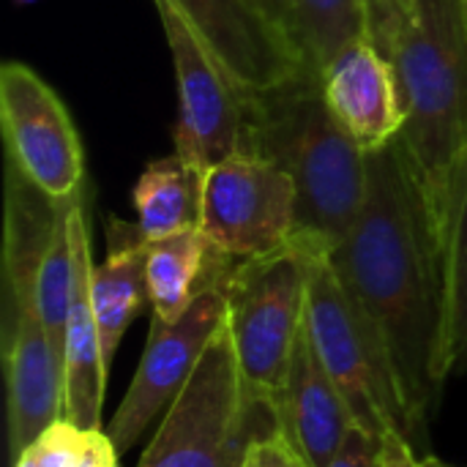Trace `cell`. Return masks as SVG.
Masks as SVG:
<instances>
[{
    "label": "cell",
    "instance_id": "1",
    "mask_svg": "<svg viewBox=\"0 0 467 467\" xmlns=\"http://www.w3.org/2000/svg\"><path fill=\"white\" fill-rule=\"evenodd\" d=\"M331 263L372 326L410 427L427 441L446 369V263L421 186L394 140L367 153V200Z\"/></svg>",
    "mask_w": 467,
    "mask_h": 467
},
{
    "label": "cell",
    "instance_id": "2",
    "mask_svg": "<svg viewBox=\"0 0 467 467\" xmlns=\"http://www.w3.org/2000/svg\"><path fill=\"white\" fill-rule=\"evenodd\" d=\"M405 123L397 137L430 211L443 263L467 161V16L462 0H416L389 55Z\"/></svg>",
    "mask_w": 467,
    "mask_h": 467
},
{
    "label": "cell",
    "instance_id": "3",
    "mask_svg": "<svg viewBox=\"0 0 467 467\" xmlns=\"http://www.w3.org/2000/svg\"><path fill=\"white\" fill-rule=\"evenodd\" d=\"M246 153L276 161L293 178L296 241L331 252L348 238L367 200V153L334 118L320 74L306 68L268 90H249Z\"/></svg>",
    "mask_w": 467,
    "mask_h": 467
},
{
    "label": "cell",
    "instance_id": "4",
    "mask_svg": "<svg viewBox=\"0 0 467 467\" xmlns=\"http://www.w3.org/2000/svg\"><path fill=\"white\" fill-rule=\"evenodd\" d=\"M274 430L271 405L249 389L224 320L137 467H244Z\"/></svg>",
    "mask_w": 467,
    "mask_h": 467
},
{
    "label": "cell",
    "instance_id": "5",
    "mask_svg": "<svg viewBox=\"0 0 467 467\" xmlns=\"http://www.w3.org/2000/svg\"><path fill=\"white\" fill-rule=\"evenodd\" d=\"M306 257V334L326 367L339 386L358 427L386 435L400 432L410 441V427L391 378L389 358L361 315L358 304L342 285L328 249L296 241Z\"/></svg>",
    "mask_w": 467,
    "mask_h": 467
},
{
    "label": "cell",
    "instance_id": "6",
    "mask_svg": "<svg viewBox=\"0 0 467 467\" xmlns=\"http://www.w3.org/2000/svg\"><path fill=\"white\" fill-rule=\"evenodd\" d=\"M227 331L249 389L271 402L285 386L306 317V257L285 249L233 260L227 271Z\"/></svg>",
    "mask_w": 467,
    "mask_h": 467
},
{
    "label": "cell",
    "instance_id": "7",
    "mask_svg": "<svg viewBox=\"0 0 467 467\" xmlns=\"http://www.w3.org/2000/svg\"><path fill=\"white\" fill-rule=\"evenodd\" d=\"M233 260L235 257H227L219 249H213L202 287L192 301V306L178 320H161L159 315L150 317L148 342L140 367L109 427L104 430L118 457L126 454L145 435L153 419L167 413V408L175 402V397L194 375L211 339L224 326L227 320L224 282Z\"/></svg>",
    "mask_w": 467,
    "mask_h": 467
},
{
    "label": "cell",
    "instance_id": "8",
    "mask_svg": "<svg viewBox=\"0 0 467 467\" xmlns=\"http://www.w3.org/2000/svg\"><path fill=\"white\" fill-rule=\"evenodd\" d=\"M153 3L178 77L181 115L175 126V153L208 172L219 161L246 153L249 90H244L200 41L172 0Z\"/></svg>",
    "mask_w": 467,
    "mask_h": 467
},
{
    "label": "cell",
    "instance_id": "9",
    "mask_svg": "<svg viewBox=\"0 0 467 467\" xmlns=\"http://www.w3.org/2000/svg\"><path fill=\"white\" fill-rule=\"evenodd\" d=\"M296 211L293 178L265 156L235 153L205 172L200 230L227 257L285 249L296 233Z\"/></svg>",
    "mask_w": 467,
    "mask_h": 467
},
{
    "label": "cell",
    "instance_id": "10",
    "mask_svg": "<svg viewBox=\"0 0 467 467\" xmlns=\"http://www.w3.org/2000/svg\"><path fill=\"white\" fill-rule=\"evenodd\" d=\"M0 129L5 161L52 200L82 194L85 159L77 126L55 90L27 66L0 68Z\"/></svg>",
    "mask_w": 467,
    "mask_h": 467
},
{
    "label": "cell",
    "instance_id": "11",
    "mask_svg": "<svg viewBox=\"0 0 467 467\" xmlns=\"http://www.w3.org/2000/svg\"><path fill=\"white\" fill-rule=\"evenodd\" d=\"M172 3L244 90L260 93L309 68L298 47L274 25L257 0Z\"/></svg>",
    "mask_w": 467,
    "mask_h": 467
},
{
    "label": "cell",
    "instance_id": "12",
    "mask_svg": "<svg viewBox=\"0 0 467 467\" xmlns=\"http://www.w3.org/2000/svg\"><path fill=\"white\" fill-rule=\"evenodd\" d=\"M3 372L8 400V449L16 460L63 419V358L36 304L3 301Z\"/></svg>",
    "mask_w": 467,
    "mask_h": 467
},
{
    "label": "cell",
    "instance_id": "13",
    "mask_svg": "<svg viewBox=\"0 0 467 467\" xmlns=\"http://www.w3.org/2000/svg\"><path fill=\"white\" fill-rule=\"evenodd\" d=\"M268 405L276 432L309 467L331 465L356 427L339 386L326 372L309 342L306 326L298 337L287 380Z\"/></svg>",
    "mask_w": 467,
    "mask_h": 467
},
{
    "label": "cell",
    "instance_id": "14",
    "mask_svg": "<svg viewBox=\"0 0 467 467\" xmlns=\"http://www.w3.org/2000/svg\"><path fill=\"white\" fill-rule=\"evenodd\" d=\"M334 118L364 153L391 145L405 123L402 96L391 60L369 36L350 41L320 74Z\"/></svg>",
    "mask_w": 467,
    "mask_h": 467
},
{
    "label": "cell",
    "instance_id": "15",
    "mask_svg": "<svg viewBox=\"0 0 467 467\" xmlns=\"http://www.w3.org/2000/svg\"><path fill=\"white\" fill-rule=\"evenodd\" d=\"M71 249H74V290L63 342V419L79 430H101V405L107 386V361L96 323L90 279V233L82 194L71 205Z\"/></svg>",
    "mask_w": 467,
    "mask_h": 467
},
{
    "label": "cell",
    "instance_id": "16",
    "mask_svg": "<svg viewBox=\"0 0 467 467\" xmlns=\"http://www.w3.org/2000/svg\"><path fill=\"white\" fill-rule=\"evenodd\" d=\"M112 252L93 268L90 296L96 309V323L101 334V350L107 367L112 364L118 345L140 315L148 298V241L140 227L112 222Z\"/></svg>",
    "mask_w": 467,
    "mask_h": 467
},
{
    "label": "cell",
    "instance_id": "17",
    "mask_svg": "<svg viewBox=\"0 0 467 467\" xmlns=\"http://www.w3.org/2000/svg\"><path fill=\"white\" fill-rule=\"evenodd\" d=\"M202 186L205 170L170 153L145 167L134 186L137 227L145 241H159L181 230L200 227L202 222Z\"/></svg>",
    "mask_w": 467,
    "mask_h": 467
},
{
    "label": "cell",
    "instance_id": "18",
    "mask_svg": "<svg viewBox=\"0 0 467 467\" xmlns=\"http://www.w3.org/2000/svg\"><path fill=\"white\" fill-rule=\"evenodd\" d=\"M211 252L213 246L200 227L148 241V298L153 315L178 320L192 306L202 287Z\"/></svg>",
    "mask_w": 467,
    "mask_h": 467
},
{
    "label": "cell",
    "instance_id": "19",
    "mask_svg": "<svg viewBox=\"0 0 467 467\" xmlns=\"http://www.w3.org/2000/svg\"><path fill=\"white\" fill-rule=\"evenodd\" d=\"M296 44L315 74L356 38L369 36L367 0H290Z\"/></svg>",
    "mask_w": 467,
    "mask_h": 467
},
{
    "label": "cell",
    "instance_id": "20",
    "mask_svg": "<svg viewBox=\"0 0 467 467\" xmlns=\"http://www.w3.org/2000/svg\"><path fill=\"white\" fill-rule=\"evenodd\" d=\"M446 369L467 372V161L457 183L446 254Z\"/></svg>",
    "mask_w": 467,
    "mask_h": 467
},
{
    "label": "cell",
    "instance_id": "21",
    "mask_svg": "<svg viewBox=\"0 0 467 467\" xmlns=\"http://www.w3.org/2000/svg\"><path fill=\"white\" fill-rule=\"evenodd\" d=\"M413 8H416V0H367L369 38L386 57L391 55L394 41Z\"/></svg>",
    "mask_w": 467,
    "mask_h": 467
},
{
    "label": "cell",
    "instance_id": "22",
    "mask_svg": "<svg viewBox=\"0 0 467 467\" xmlns=\"http://www.w3.org/2000/svg\"><path fill=\"white\" fill-rule=\"evenodd\" d=\"M328 467H383V438L356 424Z\"/></svg>",
    "mask_w": 467,
    "mask_h": 467
},
{
    "label": "cell",
    "instance_id": "23",
    "mask_svg": "<svg viewBox=\"0 0 467 467\" xmlns=\"http://www.w3.org/2000/svg\"><path fill=\"white\" fill-rule=\"evenodd\" d=\"M254 449H257L260 467H309L290 449V443L276 430L268 438H263Z\"/></svg>",
    "mask_w": 467,
    "mask_h": 467
},
{
    "label": "cell",
    "instance_id": "24",
    "mask_svg": "<svg viewBox=\"0 0 467 467\" xmlns=\"http://www.w3.org/2000/svg\"><path fill=\"white\" fill-rule=\"evenodd\" d=\"M77 467H118V451L104 430H88Z\"/></svg>",
    "mask_w": 467,
    "mask_h": 467
},
{
    "label": "cell",
    "instance_id": "25",
    "mask_svg": "<svg viewBox=\"0 0 467 467\" xmlns=\"http://www.w3.org/2000/svg\"><path fill=\"white\" fill-rule=\"evenodd\" d=\"M383 467H419L416 446L400 432L383 435Z\"/></svg>",
    "mask_w": 467,
    "mask_h": 467
},
{
    "label": "cell",
    "instance_id": "26",
    "mask_svg": "<svg viewBox=\"0 0 467 467\" xmlns=\"http://www.w3.org/2000/svg\"><path fill=\"white\" fill-rule=\"evenodd\" d=\"M260 8L274 19V25L296 44V30H293V3L290 0H257ZM298 47V44H296ZM301 52V49H298Z\"/></svg>",
    "mask_w": 467,
    "mask_h": 467
},
{
    "label": "cell",
    "instance_id": "27",
    "mask_svg": "<svg viewBox=\"0 0 467 467\" xmlns=\"http://www.w3.org/2000/svg\"><path fill=\"white\" fill-rule=\"evenodd\" d=\"M419 467H449V465H446L443 460H438V457H432V454H430V457H421V460H419Z\"/></svg>",
    "mask_w": 467,
    "mask_h": 467
},
{
    "label": "cell",
    "instance_id": "28",
    "mask_svg": "<svg viewBox=\"0 0 467 467\" xmlns=\"http://www.w3.org/2000/svg\"><path fill=\"white\" fill-rule=\"evenodd\" d=\"M244 467H260V460H257V449H252V454H249V460L244 462Z\"/></svg>",
    "mask_w": 467,
    "mask_h": 467
},
{
    "label": "cell",
    "instance_id": "29",
    "mask_svg": "<svg viewBox=\"0 0 467 467\" xmlns=\"http://www.w3.org/2000/svg\"><path fill=\"white\" fill-rule=\"evenodd\" d=\"M462 8H465V16H467V0H462Z\"/></svg>",
    "mask_w": 467,
    "mask_h": 467
},
{
    "label": "cell",
    "instance_id": "30",
    "mask_svg": "<svg viewBox=\"0 0 467 467\" xmlns=\"http://www.w3.org/2000/svg\"><path fill=\"white\" fill-rule=\"evenodd\" d=\"M25 3H27V0H25Z\"/></svg>",
    "mask_w": 467,
    "mask_h": 467
}]
</instances>
